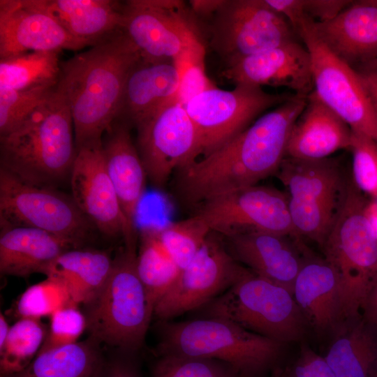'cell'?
I'll return each mask as SVG.
<instances>
[{
    "label": "cell",
    "mask_w": 377,
    "mask_h": 377,
    "mask_svg": "<svg viewBox=\"0 0 377 377\" xmlns=\"http://www.w3.org/2000/svg\"><path fill=\"white\" fill-rule=\"evenodd\" d=\"M78 247L71 240L43 230L1 227L0 272L23 278L34 273L43 274L59 255Z\"/></svg>",
    "instance_id": "25"
},
{
    "label": "cell",
    "mask_w": 377,
    "mask_h": 377,
    "mask_svg": "<svg viewBox=\"0 0 377 377\" xmlns=\"http://www.w3.org/2000/svg\"><path fill=\"white\" fill-rule=\"evenodd\" d=\"M292 95L271 94L261 87L236 84L231 90L216 87L206 90L184 106L197 129L205 156L235 138L265 110L278 106Z\"/></svg>",
    "instance_id": "11"
},
{
    "label": "cell",
    "mask_w": 377,
    "mask_h": 377,
    "mask_svg": "<svg viewBox=\"0 0 377 377\" xmlns=\"http://www.w3.org/2000/svg\"><path fill=\"white\" fill-rule=\"evenodd\" d=\"M207 305L209 316L282 343L300 339L304 331L306 318L293 293L249 269Z\"/></svg>",
    "instance_id": "8"
},
{
    "label": "cell",
    "mask_w": 377,
    "mask_h": 377,
    "mask_svg": "<svg viewBox=\"0 0 377 377\" xmlns=\"http://www.w3.org/2000/svg\"><path fill=\"white\" fill-rule=\"evenodd\" d=\"M352 179L355 188L368 199L377 198V144L352 131Z\"/></svg>",
    "instance_id": "39"
},
{
    "label": "cell",
    "mask_w": 377,
    "mask_h": 377,
    "mask_svg": "<svg viewBox=\"0 0 377 377\" xmlns=\"http://www.w3.org/2000/svg\"><path fill=\"white\" fill-rule=\"evenodd\" d=\"M69 179L71 196L92 226L104 235L124 239L126 223L107 171L103 144L77 150Z\"/></svg>",
    "instance_id": "17"
},
{
    "label": "cell",
    "mask_w": 377,
    "mask_h": 377,
    "mask_svg": "<svg viewBox=\"0 0 377 377\" xmlns=\"http://www.w3.org/2000/svg\"><path fill=\"white\" fill-rule=\"evenodd\" d=\"M56 87L24 90L0 89V136L17 127L49 98Z\"/></svg>",
    "instance_id": "38"
},
{
    "label": "cell",
    "mask_w": 377,
    "mask_h": 377,
    "mask_svg": "<svg viewBox=\"0 0 377 377\" xmlns=\"http://www.w3.org/2000/svg\"><path fill=\"white\" fill-rule=\"evenodd\" d=\"M122 31L150 62L172 61L200 39L185 3L177 0L126 1Z\"/></svg>",
    "instance_id": "16"
},
{
    "label": "cell",
    "mask_w": 377,
    "mask_h": 377,
    "mask_svg": "<svg viewBox=\"0 0 377 377\" xmlns=\"http://www.w3.org/2000/svg\"><path fill=\"white\" fill-rule=\"evenodd\" d=\"M249 269L229 252L226 243L211 232L191 263L181 269L156 305L154 316L162 321L206 305L225 292Z\"/></svg>",
    "instance_id": "15"
},
{
    "label": "cell",
    "mask_w": 377,
    "mask_h": 377,
    "mask_svg": "<svg viewBox=\"0 0 377 377\" xmlns=\"http://www.w3.org/2000/svg\"><path fill=\"white\" fill-rule=\"evenodd\" d=\"M0 226L34 228L78 246L93 227L71 196L24 183L1 168Z\"/></svg>",
    "instance_id": "10"
},
{
    "label": "cell",
    "mask_w": 377,
    "mask_h": 377,
    "mask_svg": "<svg viewBox=\"0 0 377 377\" xmlns=\"http://www.w3.org/2000/svg\"><path fill=\"white\" fill-rule=\"evenodd\" d=\"M275 377H288V376H280V375H278V376H275Z\"/></svg>",
    "instance_id": "49"
},
{
    "label": "cell",
    "mask_w": 377,
    "mask_h": 377,
    "mask_svg": "<svg viewBox=\"0 0 377 377\" xmlns=\"http://www.w3.org/2000/svg\"><path fill=\"white\" fill-rule=\"evenodd\" d=\"M350 0H302L304 16L315 23L329 21L338 15Z\"/></svg>",
    "instance_id": "42"
},
{
    "label": "cell",
    "mask_w": 377,
    "mask_h": 377,
    "mask_svg": "<svg viewBox=\"0 0 377 377\" xmlns=\"http://www.w3.org/2000/svg\"><path fill=\"white\" fill-rule=\"evenodd\" d=\"M318 38L355 69L377 58V0H357L334 18L312 22Z\"/></svg>",
    "instance_id": "22"
},
{
    "label": "cell",
    "mask_w": 377,
    "mask_h": 377,
    "mask_svg": "<svg viewBox=\"0 0 377 377\" xmlns=\"http://www.w3.org/2000/svg\"><path fill=\"white\" fill-rule=\"evenodd\" d=\"M237 261L255 274L283 286L293 293L307 248L297 236L246 231L225 237Z\"/></svg>",
    "instance_id": "20"
},
{
    "label": "cell",
    "mask_w": 377,
    "mask_h": 377,
    "mask_svg": "<svg viewBox=\"0 0 377 377\" xmlns=\"http://www.w3.org/2000/svg\"><path fill=\"white\" fill-rule=\"evenodd\" d=\"M222 75L235 84L283 87L304 96L314 89L311 56L301 40L247 56L227 66Z\"/></svg>",
    "instance_id": "19"
},
{
    "label": "cell",
    "mask_w": 377,
    "mask_h": 377,
    "mask_svg": "<svg viewBox=\"0 0 377 377\" xmlns=\"http://www.w3.org/2000/svg\"><path fill=\"white\" fill-rule=\"evenodd\" d=\"M113 259L103 250L71 249L59 255L43 274L61 283L77 305L89 304L105 284Z\"/></svg>",
    "instance_id": "28"
},
{
    "label": "cell",
    "mask_w": 377,
    "mask_h": 377,
    "mask_svg": "<svg viewBox=\"0 0 377 377\" xmlns=\"http://www.w3.org/2000/svg\"><path fill=\"white\" fill-rule=\"evenodd\" d=\"M84 47L39 0H0V59L29 52H59Z\"/></svg>",
    "instance_id": "18"
},
{
    "label": "cell",
    "mask_w": 377,
    "mask_h": 377,
    "mask_svg": "<svg viewBox=\"0 0 377 377\" xmlns=\"http://www.w3.org/2000/svg\"><path fill=\"white\" fill-rule=\"evenodd\" d=\"M205 53V45L199 39L172 60L179 76L177 101L182 105L200 93L216 87L206 73Z\"/></svg>",
    "instance_id": "35"
},
{
    "label": "cell",
    "mask_w": 377,
    "mask_h": 377,
    "mask_svg": "<svg viewBox=\"0 0 377 377\" xmlns=\"http://www.w3.org/2000/svg\"><path fill=\"white\" fill-rule=\"evenodd\" d=\"M350 127L313 91L296 120L288 141L286 157L323 159L342 149L349 150Z\"/></svg>",
    "instance_id": "23"
},
{
    "label": "cell",
    "mask_w": 377,
    "mask_h": 377,
    "mask_svg": "<svg viewBox=\"0 0 377 377\" xmlns=\"http://www.w3.org/2000/svg\"><path fill=\"white\" fill-rule=\"evenodd\" d=\"M306 100L307 96L293 94L235 138L178 170L175 187L181 199L198 205L276 175Z\"/></svg>",
    "instance_id": "1"
},
{
    "label": "cell",
    "mask_w": 377,
    "mask_h": 377,
    "mask_svg": "<svg viewBox=\"0 0 377 377\" xmlns=\"http://www.w3.org/2000/svg\"><path fill=\"white\" fill-rule=\"evenodd\" d=\"M178 88L179 76L173 61L142 59L128 77L117 119L135 126L177 101Z\"/></svg>",
    "instance_id": "26"
},
{
    "label": "cell",
    "mask_w": 377,
    "mask_h": 377,
    "mask_svg": "<svg viewBox=\"0 0 377 377\" xmlns=\"http://www.w3.org/2000/svg\"><path fill=\"white\" fill-rule=\"evenodd\" d=\"M142 59L120 31L61 62L57 87L71 112L76 150L103 144L119 117L128 77Z\"/></svg>",
    "instance_id": "2"
},
{
    "label": "cell",
    "mask_w": 377,
    "mask_h": 377,
    "mask_svg": "<svg viewBox=\"0 0 377 377\" xmlns=\"http://www.w3.org/2000/svg\"><path fill=\"white\" fill-rule=\"evenodd\" d=\"M129 126L127 122L117 119L105 133L103 150L107 171L126 223L125 247L136 249L135 219L147 175L132 140Z\"/></svg>",
    "instance_id": "21"
},
{
    "label": "cell",
    "mask_w": 377,
    "mask_h": 377,
    "mask_svg": "<svg viewBox=\"0 0 377 377\" xmlns=\"http://www.w3.org/2000/svg\"><path fill=\"white\" fill-rule=\"evenodd\" d=\"M74 38L94 46L122 31L124 3L112 0H39Z\"/></svg>",
    "instance_id": "27"
},
{
    "label": "cell",
    "mask_w": 377,
    "mask_h": 377,
    "mask_svg": "<svg viewBox=\"0 0 377 377\" xmlns=\"http://www.w3.org/2000/svg\"><path fill=\"white\" fill-rule=\"evenodd\" d=\"M135 126V145L147 179L158 190L165 187L175 171L189 165L202 154L197 129L184 106L177 101Z\"/></svg>",
    "instance_id": "13"
},
{
    "label": "cell",
    "mask_w": 377,
    "mask_h": 377,
    "mask_svg": "<svg viewBox=\"0 0 377 377\" xmlns=\"http://www.w3.org/2000/svg\"><path fill=\"white\" fill-rule=\"evenodd\" d=\"M47 329L40 319L19 318L10 327L8 336L0 349L1 377L24 370L40 350Z\"/></svg>",
    "instance_id": "33"
},
{
    "label": "cell",
    "mask_w": 377,
    "mask_h": 377,
    "mask_svg": "<svg viewBox=\"0 0 377 377\" xmlns=\"http://www.w3.org/2000/svg\"><path fill=\"white\" fill-rule=\"evenodd\" d=\"M98 344L89 337L38 352L24 370L7 377H102L106 367Z\"/></svg>",
    "instance_id": "30"
},
{
    "label": "cell",
    "mask_w": 377,
    "mask_h": 377,
    "mask_svg": "<svg viewBox=\"0 0 377 377\" xmlns=\"http://www.w3.org/2000/svg\"><path fill=\"white\" fill-rule=\"evenodd\" d=\"M305 20L297 34L311 59L314 92L351 129L377 144V109L360 77L318 38Z\"/></svg>",
    "instance_id": "9"
},
{
    "label": "cell",
    "mask_w": 377,
    "mask_h": 377,
    "mask_svg": "<svg viewBox=\"0 0 377 377\" xmlns=\"http://www.w3.org/2000/svg\"><path fill=\"white\" fill-rule=\"evenodd\" d=\"M276 176L287 190L297 235L322 247L347 194L350 179H346L339 161L286 157Z\"/></svg>",
    "instance_id": "7"
},
{
    "label": "cell",
    "mask_w": 377,
    "mask_h": 377,
    "mask_svg": "<svg viewBox=\"0 0 377 377\" xmlns=\"http://www.w3.org/2000/svg\"><path fill=\"white\" fill-rule=\"evenodd\" d=\"M77 305L66 288L50 278L27 288L19 297L16 312L20 318L40 319L64 307Z\"/></svg>",
    "instance_id": "36"
},
{
    "label": "cell",
    "mask_w": 377,
    "mask_h": 377,
    "mask_svg": "<svg viewBox=\"0 0 377 377\" xmlns=\"http://www.w3.org/2000/svg\"><path fill=\"white\" fill-rule=\"evenodd\" d=\"M136 249H124L113 259L103 288L86 306L87 329L99 343L135 351L145 340L154 309L136 268Z\"/></svg>",
    "instance_id": "6"
},
{
    "label": "cell",
    "mask_w": 377,
    "mask_h": 377,
    "mask_svg": "<svg viewBox=\"0 0 377 377\" xmlns=\"http://www.w3.org/2000/svg\"><path fill=\"white\" fill-rule=\"evenodd\" d=\"M158 228L149 226L142 229L136 256L138 274L154 311L181 271L162 245Z\"/></svg>",
    "instance_id": "31"
},
{
    "label": "cell",
    "mask_w": 377,
    "mask_h": 377,
    "mask_svg": "<svg viewBox=\"0 0 377 377\" xmlns=\"http://www.w3.org/2000/svg\"><path fill=\"white\" fill-rule=\"evenodd\" d=\"M163 322L158 345L160 355L217 360L230 364L242 377L270 366L282 345L218 317Z\"/></svg>",
    "instance_id": "5"
},
{
    "label": "cell",
    "mask_w": 377,
    "mask_h": 377,
    "mask_svg": "<svg viewBox=\"0 0 377 377\" xmlns=\"http://www.w3.org/2000/svg\"><path fill=\"white\" fill-rule=\"evenodd\" d=\"M102 377H138L131 364L125 362H117L105 367Z\"/></svg>",
    "instance_id": "45"
},
{
    "label": "cell",
    "mask_w": 377,
    "mask_h": 377,
    "mask_svg": "<svg viewBox=\"0 0 377 377\" xmlns=\"http://www.w3.org/2000/svg\"><path fill=\"white\" fill-rule=\"evenodd\" d=\"M362 317L377 326V283L371 291L361 311Z\"/></svg>",
    "instance_id": "46"
},
{
    "label": "cell",
    "mask_w": 377,
    "mask_h": 377,
    "mask_svg": "<svg viewBox=\"0 0 377 377\" xmlns=\"http://www.w3.org/2000/svg\"><path fill=\"white\" fill-rule=\"evenodd\" d=\"M293 295L305 318L317 330H327L341 320L338 276L324 257L307 250Z\"/></svg>",
    "instance_id": "24"
},
{
    "label": "cell",
    "mask_w": 377,
    "mask_h": 377,
    "mask_svg": "<svg viewBox=\"0 0 377 377\" xmlns=\"http://www.w3.org/2000/svg\"><path fill=\"white\" fill-rule=\"evenodd\" d=\"M58 52H29L0 59V89L56 86L61 72Z\"/></svg>",
    "instance_id": "32"
},
{
    "label": "cell",
    "mask_w": 377,
    "mask_h": 377,
    "mask_svg": "<svg viewBox=\"0 0 377 377\" xmlns=\"http://www.w3.org/2000/svg\"><path fill=\"white\" fill-rule=\"evenodd\" d=\"M346 323L325 359L337 377H377V326L362 315Z\"/></svg>",
    "instance_id": "29"
},
{
    "label": "cell",
    "mask_w": 377,
    "mask_h": 377,
    "mask_svg": "<svg viewBox=\"0 0 377 377\" xmlns=\"http://www.w3.org/2000/svg\"><path fill=\"white\" fill-rule=\"evenodd\" d=\"M76 154L71 112L57 87L17 127L0 136V168L32 186L53 188L70 177Z\"/></svg>",
    "instance_id": "3"
},
{
    "label": "cell",
    "mask_w": 377,
    "mask_h": 377,
    "mask_svg": "<svg viewBox=\"0 0 377 377\" xmlns=\"http://www.w3.org/2000/svg\"><path fill=\"white\" fill-rule=\"evenodd\" d=\"M50 318L47 335L38 352L75 343L87 329L85 315L76 305L59 309Z\"/></svg>",
    "instance_id": "40"
},
{
    "label": "cell",
    "mask_w": 377,
    "mask_h": 377,
    "mask_svg": "<svg viewBox=\"0 0 377 377\" xmlns=\"http://www.w3.org/2000/svg\"><path fill=\"white\" fill-rule=\"evenodd\" d=\"M10 327L9 326L4 316L0 314V349L3 346L9 334Z\"/></svg>",
    "instance_id": "48"
},
{
    "label": "cell",
    "mask_w": 377,
    "mask_h": 377,
    "mask_svg": "<svg viewBox=\"0 0 377 377\" xmlns=\"http://www.w3.org/2000/svg\"><path fill=\"white\" fill-rule=\"evenodd\" d=\"M153 377H242L230 364L214 359L160 355Z\"/></svg>",
    "instance_id": "37"
},
{
    "label": "cell",
    "mask_w": 377,
    "mask_h": 377,
    "mask_svg": "<svg viewBox=\"0 0 377 377\" xmlns=\"http://www.w3.org/2000/svg\"><path fill=\"white\" fill-rule=\"evenodd\" d=\"M367 88L377 109V58L354 69Z\"/></svg>",
    "instance_id": "43"
},
{
    "label": "cell",
    "mask_w": 377,
    "mask_h": 377,
    "mask_svg": "<svg viewBox=\"0 0 377 377\" xmlns=\"http://www.w3.org/2000/svg\"><path fill=\"white\" fill-rule=\"evenodd\" d=\"M288 377H337L324 357L310 349L302 350Z\"/></svg>",
    "instance_id": "41"
},
{
    "label": "cell",
    "mask_w": 377,
    "mask_h": 377,
    "mask_svg": "<svg viewBox=\"0 0 377 377\" xmlns=\"http://www.w3.org/2000/svg\"><path fill=\"white\" fill-rule=\"evenodd\" d=\"M365 212L374 236L377 240V198H367Z\"/></svg>",
    "instance_id": "47"
},
{
    "label": "cell",
    "mask_w": 377,
    "mask_h": 377,
    "mask_svg": "<svg viewBox=\"0 0 377 377\" xmlns=\"http://www.w3.org/2000/svg\"><path fill=\"white\" fill-rule=\"evenodd\" d=\"M213 17L210 44L226 66L257 52L300 40L289 22L265 0H225Z\"/></svg>",
    "instance_id": "12"
},
{
    "label": "cell",
    "mask_w": 377,
    "mask_h": 377,
    "mask_svg": "<svg viewBox=\"0 0 377 377\" xmlns=\"http://www.w3.org/2000/svg\"><path fill=\"white\" fill-rule=\"evenodd\" d=\"M211 232L206 223L194 214L158 228L162 245L180 269L191 263Z\"/></svg>",
    "instance_id": "34"
},
{
    "label": "cell",
    "mask_w": 377,
    "mask_h": 377,
    "mask_svg": "<svg viewBox=\"0 0 377 377\" xmlns=\"http://www.w3.org/2000/svg\"><path fill=\"white\" fill-rule=\"evenodd\" d=\"M194 215L224 237L246 231L299 237L288 196L274 187L256 184L216 195L198 204Z\"/></svg>",
    "instance_id": "14"
},
{
    "label": "cell",
    "mask_w": 377,
    "mask_h": 377,
    "mask_svg": "<svg viewBox=\"0 0 377 377\" xmlns=\"http://www.w3.org/2000/svg\"><path fill=\"white\" fill-rule=\"evenodd\" d=\"M224 2L225 0H192L189 1V5L193 14L209 17L214 16Z\"/></svg>",
    "instance_id": "44"
},
{
    "label": "cell",
    "mask_w": 377,
    "mask_h": 377,
    "mask_svg": "<svg viewBox=\"0 0 377 377\" xmlns=\"http://www.w3.org/2000/svg\"><path fill=\"white\" fill-rule=\"evenodd\" d=\"M367 198L351 179L341 210L323 246L339 281L341 320L361 315L377 283V240L365 212Z\"/></svg>",
    "instance_id": "4"
}]
</instances>
